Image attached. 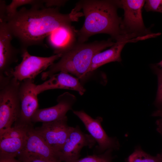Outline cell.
<instances>
[{
    "label": "cell",
    "instance_id": "6da1fadb",
    "mask_svg": "<svg viewBox=\"0 0 162 162\" xmlns=\"http://www.w3.org/2000/svg\"><path fill=\"white\" fill-rule=\"evenodd\" d=\"M81 14L74 9L69 14H64L60 12L58 8L23 7L4 21L13 37L20 42L21 48L27 49L43 45L44 39L53 31L71 25Z\"/></svg>",
    "mask_w": 162,
    "mask_h": 162
},
{
    "label": "cell",
    "instance_id": "7a4b0ae2",
    "mask_svg": "<svg viewBox=\"0 0 162 162\" xmlns=\"http://www.w3.org/2000/svg\"><path fill=\"white\" fill-rule=\"evenodd\" d=\"M119 8L118 0L78 2L74 9L78 11L82 10L85 20L82 28L76 30V43H84L91 36L101 33L108 34L116 41L126 38L121 28L122 20L117 13Z\"/></svg>",
    "mask_w": 162,
    "mask_h": 162
},
{
    "label": "cell",
    "instance_id": "3957f363",
    "mask_svg": "<svg viewBox=\"0 0 162 162\" xmlns=\"http://www.w3.org/2000/svg\"><path fill=\"white\" fill-rule=\"evenodd\" d=\"M20 82L13 76L0 77V135L10 128L20 117Z\"/></svg>",
    "mask_w": 162,
    "mask_h": 162
},
{
    "label": "cell",
    "instance_id": "277c9868",
    "mask_svg": "<svg viewBox=\"0 0 162 162\" xmlns=\"http://www.w3.org/2000/svg\"><path fill=\"white\" fill-rule=\"evenodd\" d=\"M115 43L111 39L89 43L76 42L71 49L65 54L73 61L76 69L77 78L79 80L84 79L87 76L94 56L107 48L111 47Z\"/></svg>",
    "mask_w": 162,
    "mask_h": 162
},
{
    "label": "cell",
    "instance_id": "5b68a950",
    "mask_svg": "<svg viewBox=\"0 0 162 162\" xmlns=\"http://www.w3.org/2000/svg\"><path fill=\"white\" fill-rule=\"evenodd\" d=\"M27 49L20 48L22 61L12 73V75L20 81L26 79L34 80L39 74L49 68L62 56L58 54L48 57L34 56L30 55Z\"/></svg>",
    "mask_w": 162,
    "mask_h": 162
},
{
    "label": "cell",
    "instance_id": "8992f818",
    "mask_svg": "<svg viewBox=\"0 0 162 162\" xmlns=\"http://www.w3.org/2000/svg\"><path fill=\"white\" fill-rule=\"evenodd\" d=\"M119 8L124 10L121 28L124 34L132 38L146 33L147 30L143 21L142 9L145 1L142 0H118Z\"/></svg>",
    "mask_w": 162,
    "mask_h": 162
},
{
    "label": "cell",
    "instance_id": "52a82bcc",
    "mask_svg": "<svg viewBox=\"0 0 162 162\" xmlns=\"http://www.w3.org/2000/svg\"><path fill=\"white\" fill-rule=\"evenodd\" d=\"M73 112L82 122L90 134L97 142V152L100 154L109 149L113 150L119 149L120 145L117 138L109 137L103 128L102 117L93 118L83 110H74Z\"/></svg>",
    "mask_w": 162,
    "mask_h": 162
},
{
    "label": "cell",
    "instance_id": "ba28073f",
    "mask_svg": "<svg viewBox=\"0 0 162 162\" xmlns=\"http://www.w3.org/2000/svg\"><path fill=\"white\" fill-rule=\"evenodd\" d=\"M67 122L66 116L55 121L43 123L41 126L34 129L59 155L72 128L68 125Z\"/></svg>",
    "mask_w": 162,
    "mask_h": 162
},
{
    "label": "cell",
    "instance_id": "9c48e42d",
    "mask_svg": "<svg viewBox=\"0 0 162 162\" xmlns=\"http://www.w3.org/2000/svg\"><path fill=\"white\" fill-rule=\"evenodd\" d=\"M96 141L90 134L83 133L78 126L72 127L60 152L62 162H69L79 159L82 148H92Z\"/></svg>",
    "mask_w": 162,
    "mask_h": 162
},
{
    "label": "cell",
    "instance_id": "30bf717a",
    "mask_svg": "<svg viewBox=\"0 0 162 162\" xmlns=\"http://www.w3.org/2000/svg\"><path fill=\"white\" fill-rule=\"evenodd\" d=\"M13 38L6 22L0 20V76H12V65L18 60L20 50L12 45Z\"/></svg>",
    "mask_w": 162,
    "mask_h": 162
},
{
    "label": "cell",
    "instance_id": "8fae6325",
    "mask_svg": "<svg viewBox=\"0 0 162 162\" xmlns=\"http://www.w3.org/2000/svg\"><path fill=\"white\" fill-rule=\"evenodd\" d=\"M36 86L34 80L26 79L20 81L19 92L21 111L20 117L14 124L32 125V117L38 109Z\"/></svg>",
    "mask_w": 162,
    "mask_h": 162
},
{
    "label": "cell",
    "instance_id": "7c38bea8",
    "mask_svg": "<svg viewBox=\"0 0 162 162\" xmlns=\"http://www.w3.org/2000/svg\"><path fill=\"white\" fill-rule=\"evenodd\" d=\"M76 98L69 92H66L57 98L56 105L44 109H38L33 115V123H47L56 121L66 116L67 112L72 109Z\"/></svg>",
    "mask_w": 162,
    "mask_h": 162
},
{
    "label": "cell",
    "instance_id": "4fadbf2b",
    "mask_svg": "<svg viewBox=\"0 0 162 162\" xmlns=\"http://www.w3.org/2000/svg\"><path fill=\"white\" fill-rule=\"evenodd\" d=\"M46 40L55 54L63 55L76 44V30L71 25L61 26L53 31Z\"/></svg>",
    "mask_w": 162,
    "mask_h": 162
},
{
    "label": "cell",
    "instance_id": "5bb4252c",
    "mask_svg": "<svg viewBox=\"0 0 162 162\" xmlns=\"http://www.w3.org/2000/svg\"><path fill=\"white\" fill-rule=\"evenodd\" d=\"M49 78L43 83L36 86L35 91L38 94L46 90L55 89L74 90L81 95L86 91L79 79L67 72H60L51 75Z\"/></svg>",
    "mask_w": 162,
    "mask_h": 162
},
{
    "label": "cell",
    "instance_id": "9a60e30c",
    "mask_svg": "<svg viewBox=\"0 0 162 162\" xmlns=\"http://www.w3.org/2000/svg\"><path fill=\"white\" fill-rule=\"evenodd\" d=\"M21 152L35 155L49 161L62 162L59 154L47 144L33 127L27 134L25 146Z\"/></svg>",
    "mask_w": 162,
    "mask_h": 162
},
{
    "label": "cell",
    "instance_id": "2e32d148",
    "mask_svg": "<svg viewBox=\"0 0 162 162\" xmlns=\"http://www.w3.org/2000/svg\"><path fill=\"white\" fill-rule=\"evenodd\" d=\"M130 41L118 40L110 49L96 54L92 59L87 76L104 64L112 62H120L121 52L125 44Z\"/></svg>",
    "mask_w": 162,
    "mask_h": 162
},
{
    "label": "cell",
    "instance_id": "e0dca14e",
    "mask_svg": "<svg viewBox=\"0 0 162 162\" xmlns=\"http://www.w3.org/2000/svg\"><path fill=\"white\" fill-rule=\"evenodd\" d=\"M26 138L0 139V156L15 158L23 149Z\"/></svg>",
    "mask_w": 162,
    "mask_h": 162
},
{
    "label": "cell",
    "instance_id": "ac0fdd59",
    "mask_svg": "<svg viewBox=\"0 0 162 162\" xmlns=\"http://www.w3.org/2000/svg\"><path fill=\"white\" fill-rule=\"evenodd\" d=\"M44 0H13L8 5L6 6L5 14L1 20H4L7 17L14 14L17 11L18 8L26 5H30L32 7L42 8Z\"/></svg>",
    "mask_w": 162,
    "mask_h": 162
},
{
    "label": "cell",
    "instance_id": "d6986e66",
    "mask_svg": "<svg viewBox=\"0 0 162 162\" xmlns=\"http://www.w3.org/2000/svg\"><path fill=\"white\" fill-rule=\"evenodd\" d=\"M128 162H162L160 154L155 156L150 155L143 151L140 146L136 147L127 158Z\"/></svg>",
    "mask_w": 162,
    "mask_h": 162
},
{
    "label": "cell",
    "instance_id": "ffe728a7",
    "mask_svg": "<svg viewBox=\"0 0 162 162\" xmlns=\"http://www.w3.org/2000/svg\"><path fill=\"white\" fill-rule=\"evenodd\" d=\"M32 127L33 125L15 124L13 127H11L0 135V139L25 138L28 131Z\"/></svg>",
    "mask_w": 162,
    "mask_h": 162
},
{
    "label": "cell",
    "instance_id": "44dd1931",
    "mask_svg": "<svg viewBox=\"0 0 162 162\" xmlns=\"http://www.w3.org/2000/svg\"><path fill=\"white\" fill-rule=\"evenodd\" d=\"M113 150L109 149L99 154L88 155L80 159L69 162H112V152Z\"/></svg>",
    "mask_w": 162,
    "mask_h": 162
},
{
    "label": "cell",
    "instance_id": "7402d4cb",
    "mask_svg": "<svg viewBox=\"0 0 162 162\" xmlns=\"http://www.w3.org/2000/svg\"><path fill=\"white\" fill-rule=\"evenodd\" d=\"M152 67L158 80V90L154 104L158 110H162V70L155 65H153Z\"/></svg>",
    "mask_w": 162,
    "mask_h": 162
},
{
    "label": "cell",
    "instance_id": "603a6c76",
    "mask_svg": "<svg viewBox=\"0 0 162 162\" xmlns=\"http://www.w3.org/2000/svg\"><path fill=\"white\" fill-rule=\"evenodd\" d=\"M22 162H56L52 161L29 153L21 152L17 156Z\"/></svg>",
    "mask_w": 162,
    "mask_h": 162
},
{
    "label": "cell",
    "instance_id": "cb8c5ba5",
    "mask_svg": "<svg viewBox=\"0 0 162 162\" xmlns=\"http://www.w3.org/2000/svg\"><path fill=\"white\" fill-rule=\"evenodd\" d=\"M144 6L146 11L162 13V0H146Z\"/></svg>",
    "mask_w": 162,
    "mask_h": 162
},
{
    "label": "cell",
    "instance_id": "d4e9b609",
    "mask_svg": "<svg viewBox=\"0 0 162 162\" xmlns=\"http://www.w3.org/2000/svg\"><path fill=\"white\" fill-rule=\"evenodd\" d=\"M68 0H44V3L45 7L46 8H59L63 6L68 1Z\"/></svg>",
    "mask_w": 162,
    "mask_h": 162
},
{
    "label": "cell",
    "instance_id": "484cf974",
    "mask_svg": "<svg viewBox=\"0 0 162 162\" xmlns=\"http://www.w3.org/2000/svg\"><path fill=\"white\" fill-rule=\"evenodd\" d=\"M0 162H22L15 158L0 156Z\"/></svg>",
    "mask_w": 162,
    "mask_h": 162
},
{
    "label": "cell",
    "instance_id": "4316f807",
    "mask_svg": "<svg viewBox=\"0 0 162 162\" xmlns=\"http://www.w3.org/2000/svg\"><path fill=\"white\" fill-rule=\"evenodd\" d=\"M156 123L157 126L156 130L162 137V120L161 118L158 119ZM160 154L162 158V151Z\"/></svg>",
    "mask_w": 162,
    "mask_h": 162
},
{
    "label": "cell",
    "instance_id": "83f0119b",
    "mask_svg": "<svg viewBox=\"0 0 162 162\" xmlns=\"http://www.w3.org/2000/svg\"><path fill=\"white\" fill-rule=\"evenodd\" d=\"M153 116L159 117L162 120V110H158L154 112L152 115Z\"/></svg>",
    "mask_w": 162,
    "mask_h": 162
},
{
    "label": "cell",
    "instance_id": "f1b7e54d",
    "mask_svg": "<svg viewBox=\"0 0 162 162\" xmlns=\"http://www.w3.org/2000/svg\"><path fill=\"white\" fill-rule=\"evenodd\" d=\"M157 64L158 65L160 66L161 68V69L162 70V60Z\"/></svg>",
    "mask_w": 162,
    "mask_h": 162
}]
</instances>
